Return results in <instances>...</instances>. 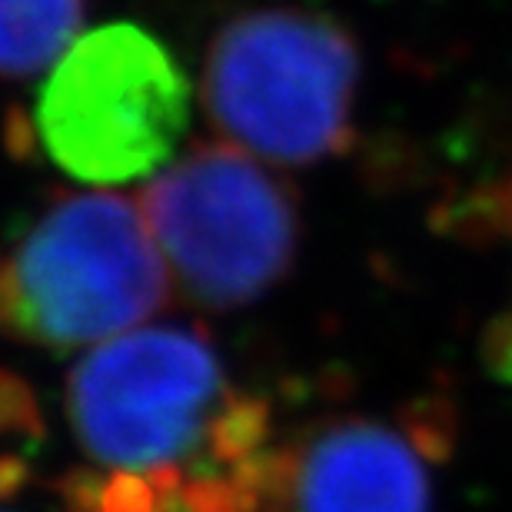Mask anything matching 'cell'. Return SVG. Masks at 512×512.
Masks as SVG:
<instances>
[{
    "mask_svg": "<svg viewBox=\"0 0 512 512\" xmlns=\"http://www.w3.org/2000/svg\"><path fill=\"white\" fill-rule=\"evenodd\" d=\"M64 413L90 473L143 483L160 512H256L273 406L233 383L197 326H143L94 346Z\"/></svg>",
    "mask_w": 512,
    "mask_h": 512,
    "instance_id": "1",
    "label": "cell"
},
{
    "mask_svg": "<svg viewBox=\"0 0 512 512\" xmlns=\"http://www.w3.org/2000/svg\"><path fill=\"white\" fill-rule=\"evenodd\" d=\"M167 263L140 203L114 190L57 193L0 240V340L77 353L163 310Z\"/></svg>",
    "mask_w": 512,
    "mask_h": 512,
    "instance_id": "2",
    "label": "cell"
},
{
    "mask_svg": "<svg viewBox=\"0 0 512 512\" xmlns=\"http://www.w3.org/2000/svg\"><path fill=\"white\" fill-rule=\"evenodd\" d=\"M363 57L333 14L253 7L213 34L200 104L220 140L280 167H313L350 147Z\"/></svg>",
    "mask_w": 512,
    "mask_h": 512,
    "instance_id": "3",
    "label": "cell"
},
{
    "mask_svg": "<svg viewBox=\"0 0 512 512\" xmlns=\"http://www.w3.org/2000/svg\"><path fill=\"white\" fill-rule=\"evenodd\" d=\"M140 210L170 286L200 310L263 300L300 253V200L280 173L227 140L193 143L147 187Z\"/></svg>",
    "mask_w": 512,
    "mask_h": 512,
    "instance_id": "4",
    "label": "cell"
},
{
    "mask_svg": "<svg viewBox=\"0 0 512 512\" xmlns=\"http://www.w3.org/2000/svg\"><path fill=\"white\" fill-rule=\"evenodd\" d=\"M193 87L160 37L137 24L80 34L47 70L34 100V140L80 183L157 177L177 157Z\"/></svg>",
    "mask_w": 512,
    "mask_h": 512,
    "instance_id": "5",
    "label": "cell"
},
{
    "mask_svg": "<svg viewBox=\"0 0 512 512\" xmlns=\"http://www.w3.org/2000/svg\"><path fill=\"white\" fill-rule=\"evenodd\" d=\"M449 439L443 406L316 419L270 446L256 512H433V466Z\"/></svg>",
    "mask_w": 512,
    "mask_h": 512,
    "instance_id": "6",
    "label": "cell"
},
{
    "mask_svg": "<svg viewBox=\"0 0 512 512\" xmlns=\"http://www.w3.org/2000/svg\"><path fill=\"white\" fill-rule=\"evenodd\" d=\"M87 0H0V80L47 74L80 37Z\"/></svg>",
    "mask_w": 512,
    "mask_h": 512,
    "instance_id": "7",
    "label": "cell"
},
{
    "mask_svg": "<svg viewBox=\"0 0 512 512\" xmlns=\"http://www.w3.org/2000/svg\"><path fill=\"white\" fill-rule=\"evenodd\" d=\"M40 439L44 426L30 386L14 373L0 370V503L27 486Z\"/></svg>",
    "mask_w": 512,
    "mask_h": 512,
    "instance_id": "8",
    "label": "cell"
},
{
    "mask_svg": "<svg viewBox=\"0 0 512 512\" xmlns=\"http://www.w3.org/2000/svg\"><path fill=\"white\" fill-rule=\"evenodd\" d=\"M449 223L469 240H512V167L466 193L449 210Z\"/></svg>",
    "mask_w": 512,
    "mask_h": 512,
    "instance_id": "9",
    "label": "cell"
},
{
    "mask_svg": "<svg viewBox=\"0 0 512 512\" xmlns=\"http://www.w3.org/2000/svg\"><path fill=\"white\" fill-rule=\"evenodd\" d=\"M483 353H486L489 373H493L496 380L512 383V306L503 316H496V320L489 323Z\"/></svg>",
    "mask_w": 512,
    "mask_h": 512,
    "instance_id": "10",
    "label": "cell"
},
{
    "mask_svg": "<svg viewBox=\"0 0 512 512\" xmlns=\"http://www.w3.org/2000/svg\"><path fill=\"white\" fill-rule=\"evenodd\" d=\"M0 512H14V509H0Z\"/></svg>",
    "mask_w": 512,
    "mask_h": 512,
    "instance_id": "11",
    "label": "cell"
}]
</instances>
